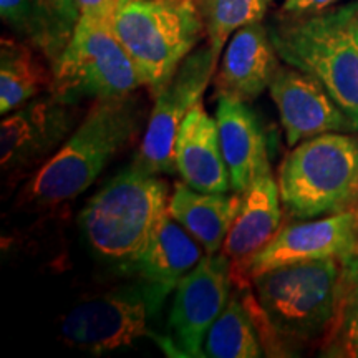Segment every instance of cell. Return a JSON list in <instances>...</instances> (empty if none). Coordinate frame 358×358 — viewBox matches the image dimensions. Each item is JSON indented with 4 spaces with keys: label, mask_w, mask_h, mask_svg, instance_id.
<instances>
[{
    "label": "cell",
    "mask_w": 358,
    "mask_h": 358,
    "mask_svg": "<svg viewBox=\"0 0 358 358\" xmlns=\"http://www.w3.org/2000/svg\"><path fill=\"white\" fill-rule=\"evenodd\" d=\"M216 123L231 189L243 194L254 182L271 174L267 138L257 115L243 98L217 93Z\"/></svg>",
    "instance_id": "15"
},
{
    "label": "cell",
    "mask_w": 358,
    "mask_h": 358,
    "mask_svg": "<svg viewBox=\"0 0 358 358\" xmlns=\"http://www.w3.org/2000/svg\"><path fill=\"white\" fill-rule=\"evenodd\" d=\"M266 2H267V3H271V2H274V0H266Z\"/></svg>",
    "instance_id": "28"
},
{
    "label": "cell",
    "mask_w": 358,
    "mask_h": 358,
    "mask_svg": "<svg viewBox=\"0 0 358 358\" xmlns=\"http://www.w3.org/2000/svg\"><path fill=\"white\" fill-rule=\"evenodd\" d=\"M53 95L66 103L127 96L146 87L141 71L110 22L80 17L64 52L52 64Z\"/></svg>",
    "instance_id": "7"
},
{
    "label": "cell",
    "mask_w": 358,
    "mask_h": 358,
    "mask_svg": "<svg viewBox=\"0 0 358 358\" xmlns=\"http://www.w3.org/2000/svg\"><path fill=\"white\" fill-rule=\"evenodd\" d=\"M239 206V192H203L178 181L169 196L168 213L196 237L206 254H217L222 250Z\"/></svg>",
    "instance_id": "19"
},
{
    "label": "cell",
    "mask_w": 358,
    "mask_h": 358,
    "mask_svg": "<svg viewBox=\"0 0 358 358\" xmlns=\"http://www.w3.org/2000/svg\"><path fill=\"white\" fill-rule=\"evenodd\" d=\"M0 15L20 38L45 52V29L34 0H0Z\"/></svg>",
    "instance_id": "25"
},
{
    "label": "cell",
    "mask_w": 358,
    "mask_h": 358,
    "mask_svg": "<svg viewBox=\"0 0 358 358\" xmlns=\"http://www.w3.org/2000/svg\"><path fill=\"white\" fill-rule=\"evenodd\" d=\"M204 256L206 250L196 237L166 213L145 250L124 274L140 282L155 313H158L164 299L203 261Z\"/></svg>",
    "instance_id": "14"
},
{
    "label": "cell",
    "mask_w": 358,
    "mask_h": 358,
    "mask_svg": "<svg viewBox=\"0 0 358 358\" xmlns=\"http://www.w3.org/2000/svg\"><path fill=\"white\" fill-rule=\"evenodd\" d=\"M78 111L45 92L10 111L0 123V171L8 186L40 168L75 131Z\"/></svg>",
    "instance_id": "9"
},
{
    "label": "cell",
    "mask_w": 358,
    "mask_h": 358,
    "mask_svg": "<svg viewBox=\"0 0 358 358\" xmlns=\"http://www.w3.org/2000/svg\"><path fill=\"white\" fill-rule=\"evenodd\" d=\"M53 75L48 73L29 45L13 38H2L0 43V113L3 116L50 92Z\"/></svg>",
    "instance_id": "20"
},
{
    "label": "cell",
    "mask_w": 358,
    "mask_h": 358,
    "mask_svg": "<svg viewBox=\"0 0 358 358\" xmlns=\"http://www.w3.org/2000/svg\"><path fill=\"white\" fill-rule=\"evenodd\" d=\"M143 120L145 106L133 93L93 101L69 140L20 191L19 203L52 209L77 198L138 136Z\"/></svg>",
    "instance_id": "2"
},
{
    "label": "cell",
    "mask_w": 358,
    "mask_h": 358,
    "mask_svg": "<svg viewBox=\"0 0 358 358\" xmlns=\"http://www.w3.org/2000/svg\"><path fill=\"white\" fill-rule=\"evenodd\" d=\"M268 92L279 110L289 146L324 133H358L355 122L324 85L295 66L280 65Z\"/></svg>",
    "instance_id": "13"
},
{
    "label": "cell",
    "mask_w": 358,
    "mask_h": 358,
    "mask_svg": "<svg viewBox=\"0 0 358 358\" xmlns=\"http://www.w3.org/2000/svg\"><path fill=\"white\" fill-rule=\"evenodd\" d=\"M284 211L315 219L358 208V133H324L295 145L277 176Z\"/></svg>",
    "instance_id": "5"
},
{
    "label": "cell",
    "mask_w": 358,
    "mask_h": 358,
    "mask_svg": "<svg viewBox=\"0 0 358 358\" xmlns=\"http://www.w3.org/2000/svg\"><path fill=\"white\" fill-rule=\"evenodd\" d=\"M116 37L156 96L206 34L199 0H118Z\"/></svg>",
    "instance_id": "6"
},
{
    "label": "cell",
    "mask_w": 358,
    "mask_h": 358,
    "mask_svg": "<svg viewBox=\"0 0 358 358\" xmlns=\"http://www.w3.org/2000/svg\"><path fill=\"white\" fill-rule=\"evenodd\" d=\"M357 213H358V208H357Z\"/></svg>",
    "instance_id": "29"
},
{
    "label": "cell",
    "mask_w": 358,
    "mask_h": 358,
    "mask_svg": "<svg viewBox=\"0 0 358 358\" xmlns=\"http://www.w3.org/2000/svg\"><path fill=\"white\" fill-rule=\"evenodd\" d=\"M279 60L268 29L261 20L243 25L227 42L214 80L217 93H231L245 101L261 96L280 69Z\"/></svg>",
    "instance_id": "16"
},
{
    "label": "cell",
    "mask_w": 358,
    "mask_h": 358,
    "mask_svg": "<svg viewBox=\"0 0 358 358\" xmlns=\"http://www.w3.org/2000/svg\"><path fill=\"white\" fill-rule=\"evenodd\" d=\"M268 35L280 60L319 80L358 127V0L287 13L268 27Z\"/></svg>",
    "instance_id": "3"
},
{
    "label": "cell",
    "mask_w": 358,
    "mask_h": 358,
    "mask_svg": "<svg viewBox=\"0 0 358 358\" xmlns=\"http://www.w3.org/2000/svg\"><path fill=\"white\" fill-rule=\"evenodd\" d=\"M203 353L211 358H257L266 355L261 335L241 292L231 295L221 315L209 327Z\"/></svg>",
    "instance_id": "21"
},
{
    "label": "cell",
    "mask_w": 358,
    "mask_h": 358,
    "mask_svg": "<svg viewBox=\"0 0 358 358\" xmlns=\"http://www.w3.org/2000/svg\"><path fill=\"white\" fill-rule=\"evenodd\" d=\"M156 315L145 289L138 280L106 290L80 302L62 320L60 337L78 350L101 353L128 347L143 337L155 338L169 355L178 352L169 342L150 330V317Z\"/></svg>",
    "instance_id": "8"
},
{
    "label": "cell",
    "mask_w": 358,
    "mask_h": 358,
    "mask_svg": "<svg viewBox=\"0 0 358 358\" xmlns=\"http://www.w3.org/2000/svg\"><path fill=\"white\" fill-rule=\"evenodd\" d=\"M320 355L358 358V249L342 259L335 315L322 338Z\"/></svg>",
    "instance_id": "22"
},
{
    "label": "cell",
    "mask_w": 358,
    "mask_h": 358,
    "mask_svg": "<svg viewBox=\"0 0 358 358\" xmlns=\"http://www.w3.org/2000/svg\"><path fill=\"white\" fill-rule=\"evenodd\" d=\"M340 272V259H317L268 268L237 287L267 355H285V342L324 338L337 307Z\"/></svg>",
    "instance_id": "1"
},
{
    "label": "cell",
    "mask_w": 358,
    "mask_h": 358,
    "mask_svg": "<svg viewBox=\"0 0 358 358\" xmlns=\"http://www.w3.org/2000/svg\"><path fill=\"white\" fill-rule=\"evenodd\" d=\"M358 249V213L350 211L322 219H299L280 226L274 239L241 268L232 271L237 287L268 268L317 259H340Z\"/></svg>",
    "instance_id": "11"
},
{
    "label": "cell",
    "mask_w": 358,
    "mask_h": 358,
    "mask_svg": "<svg viewBox=\"0 0 358 358\" xmlns=\"http://www.w3.org/2000/svg\"><path fill=\"white\" fill-rule=\"evenodd\" d=\"M169 196L168 182L159 174L129 164L92 196L80 214L90 249L124 272L168 213Z\"/></svg>",
    "instance_id": "4"
},
{
    "label": "cell",
    "mask_w": 358,
    "mask_h": 358,
    "mask_svg": "<svg viewBox=\"0 0 358 358\" xmlns=\"http://www.w3.org/2000/svg\"><path fill=\"white\" fill-rule=\"evenodd\" d=\"M232 284L231 261L222 252L206 254L179 282L169 313V327L182 355L204 357V337L229 302Z\"/></svg>",
    "instance_id": "12"
},
{
    "label": "cell",
    "mask_w": 358,
    "mask_h": 358,
    "mask_svg": "<svg viewBox=\"0 0 358 358\" xmlns=\"http://www.w3.org/2000/svg\"><path fill=\"white\" fill-rule=\"evenodd\" d=\"M219 55L211 45L194 48L158 95L148 118L133 166L153 174H174V146L187 111L203 95L217 69Z\"/></svg>",
    "instance_id": "10"
},
{
    "label": "cell",
    "mask_w": 358,
    "mask_h": 358,
    "mask_svg": "<svg viewBox=\"0 0 358 358\" xmlns=\"http://www.w3.org/2000/svg\"><path fill=\"white\" fill-rule=\"evenodd\" d=\"M174 166L181 181L203 192H229L231 176L224 161L216 118L203 100L187 111L174 146Z\"/></svg>",
    "instance_id": "17"
},
{
    "label": "cell",
    "mask_w": 358,
    "mask_h": 358,
    "mask_svg": "<svg viewBox=\"0 0 358 358\" xmlns=\"http://www.w3.org/2000/svg\"><path fill=\"white\" fill-rule=\"evenodd\" d=\"M340 0H285L282 10L290 15H301V13L319 12L324 8L335 6Z\"/></svg>",
    "instance_id": "27"
},
{
    "label": "cell",
    "mask_w": 358,
    "mask_h": 358,
    "mask_svg": "<svg viewBox=\"0 0 358 358\" xmlns=\"http://www.w3.org/2000/svg\"><path fill=\"white\" fill-rule=\"evenodd\" d=\"M282 226L279 185L267 174L241 194V206L221 252L231 268H241L274 239Z\"/></svg>",
    "instance_id": "18"
},
{
    "label": "cell",
    "mask_w": 358,
    "mask_h": 358,
    "mask_svg": "<svg viewBox=\"0 0 358 358\" xmlns=\"http://www.w3.org/2000/svg\"><path fill=\"white\" fill-rule=\"evenodd\" d=\"M80 17H88L93 20H113L118 0H77Z\"/></svg>",
    "instance_id": "26"
},
{
    "label": "cell",
    "mask_w": 358,
    "mask_h": 358,
    "mask_svg": "<svg viewBox=\"0 0 358 358\" xmlns=\"http://www.w3.org/2000/svg\"><path fill=\"white\" fill-rule=\"evenodd\" d=\"M208 43L217 55L237 29L264 19L266 0H199Z\"/></svg>",
    "instance_id": "23"
},
{
    "label": "cell",
    "mask_w": 358,
    "mask_h": 358,
    "mask_svg": "<svg viewBox=\"0 0 358 358\" xmlns=\"http://www.w3.org/2000/svg\"><path fill=\"white\" fill-rule=\"evenodd\" d=\"M45 29L43 55L50 64L60 57L80 20L77 0H34Z\"/></svg>",
    "instance_id": "24"
}]
</instances>
